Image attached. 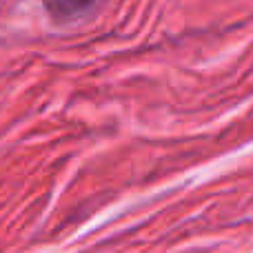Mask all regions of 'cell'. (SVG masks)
I'll return each mask as SVG.
<instances>
[{
    "label": "cell",
    "mask_w": 253,
    "mask_h": 253,
    "mask_svg": "<svg viewBox=\"0 0 253 253\" xmlns=\"http://www.w3.org/2000/svg\"><path fill=\"white\" fill-rule=\"evenodd\" d=\"M93 0H47L49 9L53 13H62V16H71V13H78L83 9H87Z\"/></svg>",
    "instance_id": "6da1fadb"
}]
</instances>
